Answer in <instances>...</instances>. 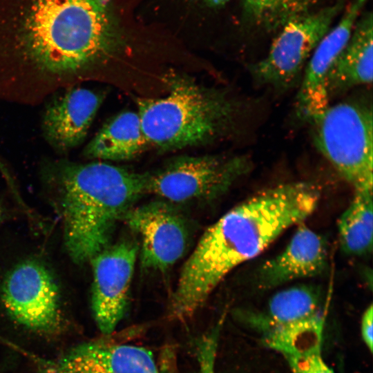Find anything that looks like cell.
<instances>
[{
    "label": "cell",
    "instance_id": "obj_1",
    "mask_svg": "<svg viewBox=\"0 0 373 373\" xmlns=\"http://www.w3.org/2000/svg\"><path fill=\"white\" fill-rule=\"evenodd\" d=\"M112 0H0V99L36 105L124 46Z\"/></svg>",
    "mask_w": 373,
    "mask_h": 373
},
{
    "label": "cell",
    "instance_id": "obj_2",
    "mask_svg": "<svg viewBox=\"0 0 373 373\" xmlns=\"http://www.w3.org/2000/svg\"><path fill=\"white\" fill-rule=\"evenodd\" d=\"M320 198L316 184L291 182L261 190L225 213L207 229L184 263L169 317L182 321L191 318L230 271L301 224Z\"/></svg>",
    "mask_w": 373,
    "mask_h": 373
},
{
    "label": "cell",
    "instance_id": "obj_3",
    "mask_svg": "<svg viewBox=\"0 0 373 373\" xmlns=\"http://www.w3.org/2000/svg\"><path fill=\"white\" fill-rule=\"evenodd\" d=\"M46 175L59 196L65 247L77 263L109 245L117 222L145 194L144 173L107 162H46Z\"/></svg>",
    "mask_w": 373,
    "mask_h": 373
},
{
    "label": "cell",
    "instance_id": "obj_4",
    "mask_svg": "<svg viewBox=\"0 0 373 373\" xmlns=\"http://www.w3.org/2000/svg\"><path fill=\"white\" fill-rule=\"evenodd\" d=\"M164 80L166 96L137 101L148 144L163 151L180 149L208 144L231 130L237 108L224 91L177 73Z\"/></svg>",
    "mask_w": 373,
    "mask_h": 373
},
{
    "label": "cell",
    "instance_id": "obj_5",
    "mask_svg": "<svg viewBox=\"0 0 373 373\" xmlns=\"http://www.w3.org/2000/svg\"><path fill=\"white\" fill-rule=\"evenodd\" d=\"M373 113L371 104L345 101L311 123L313 142L338 174L357 191H372Z\"/></svg>",
    "mask_w": 373,
    "mask_h": 373
},
{
    "label": "cell",
    "instance_id": "obj_6",
    "mask_svg": "<svg viewBox=\"0 0 373 373\" xmlns=\"http://www.w3.org/2000/svg\"><path fill=\"white\" fill-rule=\"evenodd\" d=\"M251 164L242 155L180 156L144 173L145 194L178 203L213 200L247 174Z\"/></svg>",
    "mask_w": 373,
    "mask_h": 373
},
{
    "label": "cell",
    "instance_id": "obj_7",
    "mask_svg": "<svg viewBox=\"0 0 373 373\" xmlns=\"http://www.w3.org/2000/svg\"><path fill=\"white\" fill-rule=\"evenodd\" d=\"M347 0L333 3L296 17L284 25L267 55L250 67L254 79L262 86L285 90L300 77L307 62Z\"/></svg>",
    "mask_w": 373,
    "mask_h": 373
},
{
    "label": "cell",
    "instance_id": "obj_8",
    "mask_svg": "<svg viewBox=\"0 0 373 373\" xmlns=\"http://www.w3.org/2000/svg\"><path fill=\"white\" fill-rule=\"evenodd\" d=\"M3 305L15 321L42 332H52L60 321L59 289L43 265L26 261L6 277L2 290Z\"/></svg>",
    "mask_w": 373,
    "mask_h": 373
},
{
    "label": "cell",
    "instance_id": "obj_9",
    "mask_svg": "<svg viewBox=\"0 0 373 373\" xmlns=\"http://www.w3.org/2000/svg\"><path fill=\"white\" fill-rule=\"evenodd\" d=\"M138 249L135 242L121 240L108 245L90 260L92 309L104 334H111L124 315Z\"/></svg>",
    "mask_w": 373,
    "mask_h": 373
},
{
    "label": "cell",
    "instance_id": "obj_10",
    "mask_svg": "<svg viewBox=\"0 0 373 373\" xmlns=\"http://www.w3.org/2000/svg\"><path fill=\"white\" fill-rule=\"evenodd\" d=\"M123 220L140 238L144 268L165 271L184 255L189 238L187 225L170 202L133 207Z\"/></svg>",
    "mask_w": 373,
    "mask_h": 373
},
{
    "label": "cell",
    "instance_id": "obj_11",
    "mask_svg": "<svg viewBox=\"0 0 373 373\" xmlns=\"http://www.w3.org/2000/svg\"><path fill=\"white\" fill-rule=\"evenodd\" d=\"M367 0H352L341 20L331 28L312 52L305 67L296 97L297 117L309 124L329 105L327 80L338 56L346 46Z\"/></svg>",
    "mask_w": 373,
    "mask_h": 373
},
{
    "label": "cell",
    "instance_id": "obj_12",
    "mask_svg": "<svg viewBox=\"0 0 373 373\" xmlns=\"http://www.w3.org/2000/svg\"><path fill=\"white\" fill-rule=\"evenodd\" d=\"M101 93L71 86L48 99L41 117V131L47 143L59 154L81 144L102 102Z\"/></svg>",
    "mask_w": 373,
    "mask_h": 373
},
{
    "label": "cell",
    "instance_id": "obj_13",
    "mask_svg": "<svg viewBox=\"0 0 373 373\" xmlns=\"http://www.w3.org/2000/svg\"><path fill=\"white\" fill-rule=\"evenodd\" d=\"M47 373H162L151 352L143 347L104 341L81 344Z\"/></svg>",
    "mask_w": 373,
    "mask_h": 373
},
{
    "label": "cell",
    "instance_id": "obj_14",
    "mask_svg": "<svg viewBox=\"0 0 373 373\" xmlns=\"http://www.w3.org/2000/svg\"><path fill=\"white\" fill-rule=\"evenodd\" d=\"M327 265V247L324 238L300 225L285 249L267 260L257 271V285L262 289L322 274Z\"/></svg>",
    "mask_w": 373,
    "mask_h": 373
},
{
    "label": "cell",
    "instance_id": "obj_15",
    "mask_svg": "<svg viewBox=\"0 0 373 373\" xmlns=\"http://www.w3.org/2000/svg\"><path fill=\"white\" fill-rule=\"evenodd\" d=\"M372 14L358 17L351 36L328 77L329 100L354 87L372 82Z\"/></svg>",
    "mask_w": 373,
    "mask_h": 373
},
{
    "label": "cell",
    "instance_id": "obj_16",
    "mask_svg": "<svg viewBox=\"0 0 373 373\" xmlns=\"http://www.w3.org/2000/svg\"><path fill=\"white\" fill-rule=\"evenodd\" d=\"M148 142L137 113L124 111L108 119L83 151L88 159L128 160L141 154Z\"/></svg>",
    "mask_w": 373,
    "mask_h": 373
},
{
    "label": "cell",
    "instance_id": "obj_17",
    "mask_svg": "<svg viewBox=\"0 0 373 373\" xmlns=\"http://www.w3.org/2000/svg\"><path fill=\"white\" fill-rule=\"evenodd\" d=\"M260 326L265 343L280 353L286 360L321 352L324 328L321 313L298 323L285 325L260 324Z\"/></svg>",
    "mask_w": 373,
    "mask_h": 373
},
{
    "label": "cell",
    "instance_id": "obj_18",
    "mask_svg": "<svg viewBox=\"0 0 373 373\" xmlns=\"http://www.w3.org/2000/svg\"><path fill=\"white\" fill-rule=\"evenodd\" d=\"M342 249L355 256L366 255L373 245L372 191H357L338 222Z\"/></svg>",
    "mask_w": 373,
    "mask_h": 373
},
{
    "label": "cell",
    "instance_id": "obj_19",
    "mask_svg": "<svg viewBox=\"0 0 373 373\" xmlns=\"http://www.w3.org/2000/svg\"><path fill=\"white\" fill-rule=\"evenodd\" d=\"M321 314L319 297L312 287L298 285L276 292L269 299L260 324L285 325L300 323Z\"/></svg>",
    "mask_w": 373,
    "mask_h": 373
},
{
    "label": "cell",
    "instance_id": "obj_20",
    "mask_svg": "<svg viewBox=\"0 0 373 373\" xmlns=\"http://www.w3.org/2000/svg\"><path fill=\"white\" fill-rule=\"evenodd\" d=\"M249 24L268 32L279 30L289 21L316 9L321 0H242Z\"/></svg>",
    "mask_w": 373,
    "mask_h": 373
},
{
    "label": "cell",
    "instance_id": "obj_21",
    "mask_svg": "<svg viewBox=\"0 0 373 373\" xmlns=\"http://www.w3.org/2000/svg\"><path fill=\"white\" fill-rule=\"evenodd\" d=\"M218 334L219 327L204 336L198 343V360L200 373H215Z\"/></svg>",
    "mask_w": 373,
    "mask_h": 373
},
{
    "label": "cell",
    "instance_id": "obj_22",
    "mask_svg": "<svg viewBox=\"0 0 373 373\" xmlns=\"http://www.w3.org/2000/svg\"><path fill=\"white\" fill-rule=\"evenodd\" d=\"M291 373H334L325 363L321 352L287 359Z\"/></svg>",
    "mask_w": 373,
    "mask_h": 373
},
{
    "label": "cell",
    "instance_id": "obj_23",
    "mask_svg": "<svg viewBox=\"0 0 373 373\" xmlns=\"http://www.w3.org/2000/svg\"><path fill=\"white\" fill-rule=\"evenodd\" d=\"M373 307L371 304L366 308L362 315L361 318V336L363 342L369 349L372 352L373 348Z\"/></svg>",
    "mask_w": 373,
    "mask_h": 373
},
{
    "label": "cell",
    "instance_id": "obj_24",
    "mask_svg": "<svg viewBox=\"0 0 373 373\" xmlns=\"http://www.w3.org/2000/svg\"><path fill=\"white\" fill-rule=\"evenodd\" d=\"M0 173L2 175L4 180L8 184L10 188L12 190L13 193L17 195V197L18 198H20L17 194V191L16 189L15 181L13 178H12L8 168L6 166L4 163L1 160V159H0Z\"/></svg>",
    "mask_w": 373,
    "mask_h": 373
},
{
    "label": "cell",
    "instance_id": "obj_25",
    "mask_svg": "<svg viewBox=\"0 0 373 373\" xmlns=\"http://www.w3.org/2000/svg\"><path fill=\"white\" fill-rule=\"evenodd\" d=\"M210 8H218L224 6L231 0H195Z\"/></svg>",
    "mask_w": 373,
    "mask_h": 373
},
{
    "label": "cell",
    "instance_id": "obj_26",
    "mask_svg": "<svg viewBox=\"0 0 373 373\" xmlns=\"http://www.w3.org/2000/svg\"><path fill=\"white\" fill-rule=\"evenodd\" d=\"M2 216H3V211H2V209H1V208L0 207V222H1V219H2Z\"/></svg>",
    "mask_w": 373,
    "mask_h": 373
}]
</instances>
